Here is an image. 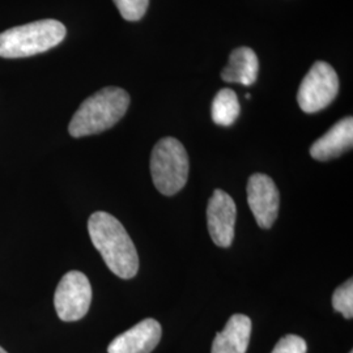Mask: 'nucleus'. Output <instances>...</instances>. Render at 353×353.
Listing matches in <instances>:
<instances>
[{"label":"nucleus","instance_id":"f257e3e1","mask_svg":"<svg viewBox=\"0 0 353 353\" xmlns=\"http://www.w3.org/2000/svg\"><path fill=\"white\" fill-rule=\"evenodd\" d=\"M88 232L93 246L118 278L131 279L138 274L139 256L137 248L125 227L113 214L94 212L89 217Z\"/></svg>","mask_w":353,"mask_h":353},{"label":"nucleus","instance_id":"f8f14e48","mask_svg":"<svg viewBox=\"0 0 353 353\" xmlns=\"http://www.w3.org/2000/svg\"><path fill=\"white\" fill-rule=\"evenodd\" d=\"M259 62L256 54L249 48H239L229 55L227 67L221 72V79L227 83H239L250 87L258 76Z\"/></svg>","mask_w":353,"mask_h":353},{"label":"nucleus","instance_id":"ddd939ff","mask_svg":"<svg viewBox=\"0 0 353 353\" xmlns=\"http://www.w3.org/2000/svg\"><path fill=\"white\" fill-rule=\"evenodd\" d=\"M241 113L240 101L234 90L221 89L214 96L211 114L212 121L219 126H232Z\"/></svg>","mask_w":353,"mask_h":353},{"label":"nucleus","instance_id":"2eb2a0df","mask_svg":"<svg viewBox=\"0 0 353 353\" xmlns=\"http://www.w3.org/2000/svg\"><path fill=\"white\" fill-rule=\"evenodd\" d=\"M118 11L127 21H139L147 12L150 0H113Z\"/></svg>","mask_w":353,"mask_h":353},{"label":"nucleus","instance_id":"9b49d317","mask_svg":"<svg viewBox=\"0 0 353 353\" xmlns=\"http://www.w3.org/2000/svg\"><path fill=\"white\" fill-rule=\"evenodd\" d=\"M252 336V319L243 314H234L225 328L219 332L212 343L211 353H246Z\"/></svg>","mask_w":353,"mask_h":353},{"label":"nucleus","instance_id":"4468645a","mask_svg":"<svg viewBox=\"0 0 353 353\" xmlns=\"http://www.w3.org/2000/svg\"><path fill=\"white\" fill-rule=\"evenodd\" d=\"M332 306L341 313L345 319L353 316V280L350 279L341 287L336 288L332 294Z\"/></svg>","mask_w":353,"mask_h":353},{"label":"nucleus","instance_id":"20e7f679","mask_svg":"<svg viewBox=\"0 0 353 353\" xmlns=\"http://www.w3.org/2000/svg\"><path fill=\"white\" fill-rule=\"evenodd\" d=\"M189 156L176 138L160 140L151 156V173L156 189L172 196L185 188L189 178Z\"/></svg>","mask_w":353,"mask_h":353},{"label":"nucleus","instance_id":"dca6fc26","mask_svg":"<svg viewBox=\"0 0 353 353\" xmlns=\"http://www.w3.org/2000/svg\"><path fill=\"white\" fill-rule=\"evenodd\" d=\"M307 345L301 336L285 335L283 336L271 353H306Z\"/></svg>","mask_w":353,"mask_h":353},{"label":"nucleus","instance_id":"9d476101","mask_svg":"<svg viewBox=\"0 0 353 353\" xmlns=\"http://www.w3.org/2000/svg\"><path fill=\"white\" fill-rule=\"evenodd\" d=\"M353 144L352 117L343 118L338 123L328 130L327 132L316 140L310 148V154L318 161H328L350 151Z\"/></svg>","mask_w":353,"mask_h":353},{"label":"nucleus","instance_id":"423d86ee","mask_svg":"<svg viewBox=\"0 0 353 353\" xmlns=\"http://www.w3.org/2000/svg\"><path fill=\"white\" fill-rule=\"evenodd\" d=\"M92 303V287L88 278L80 271H70L59 281L54 305L58 316L64 322H75L87 316Z\"/></svg>","mask_w":353,"mask_h":353},{"label":"nucleus","instance_id":"f3484780","mask_svg":"<svg viewBox=\"0 0 353 353\" xmlns=\"http://www.w3.org/2000/svg\"><path fill=\"white\" fill-rule=\"evenodd\" d=\"M0 353H7V352H6V351H4V350H3V348H1V347H0Z\"/></svg>","mask_w":353,"mask_h":353},{"label":"nucleus","instance_id":"0eeeda50","mask_svg":"<svg viewBox=\"0 0 353 353\" xmlns=\"http://www.w3.org/2000/svg\"><path fill=\"white\" fill-rule=\"evenodd\" d=\"M248 203L258 225L270 229L278 219L280 195L275 182L265 174H252L248 182Z\"/></svg>","mask_w":353,"mask_h":353},{"label":"nucleus","instance_id":"a211bd4d","mask_svg":"<svg viewBox=\"0 0 353 353\" xmlns=\"http://www.w3.org/2000/svg\"><path fill=\"white\" fill-rule=\"evenodd\" d=\"M350 353H352V352H350Z\"/></svg>","mask_w":353,"mask_h":353},{"label":"nucleus","instance_id":"f03ea898","mask_svg":"<svg viewBox=\"0 0 353 353\" xmlns=\"http://www.w3.org/2000/svg\"><path fill=\"white\" fill-rule=\"evenodd\" d=\"M128 106L130 96L125 89H101L80 105L70 122L68 132L74 138L103 132L123 118Z\"/></svg>","mask_w":353,"mask_h":353},{"label":"nucleus","instance_id":"6e6552de","mask_svg":"<svg viewBox=\"0 0 353 353\" xmlns=\"http://www.w3.org/2000/svg\"><path fill=\"white\" fill-rule=\"evenodd\" d=\"M237 208L232 196L223 190H214L207 208L208 232L214 243L220 248H229L234 240Z\"/></svg>","mask_w":353,"mask_h":353},{"label":"nucleus","instance_id":"7ed1b4c3","mask_svg":"<svg viewBox=\"0 0 353 353\" xmlns=\"http://www.w3.org/2000/svg\"><path fill=\"white\" fill-rule=\"evenodd\" d=\"M65 26L52 19L14 26L0 33V57L26 58L50 50L65 37Z\"/></svg>","mask_w":353,"mask_h":353},{"label":"nucleus","instance_id":"39448f33","mask_svg":"<svg viewBox=\"0 0 353 353\" xmlns=\"http://www.w3.org/2000/svg\"><path fill=\"white\" fill-rule=\"evenodd\" d=\"M338 92V74L330 64L318 61L303 77L297 93V101L305 113H316L326 109L336 99Z\"/></svg>","mask_w":353,"mask_h":353},{"label":"nucleus","instance_id":"1a4fd4ad","mask_svg":"<svg viewBox=\"0 0 353 353\" xmlns=\"http://www.w3.org/2000/svg\"><path fill=\"white\" fill-rule=\"evenodd\" d=\"M161 325L152 318L135 325L118 335L109 347L108 353H151L161 341Z\"/></svg>","mask_w":353,"mask_h":353}]
</instances>
